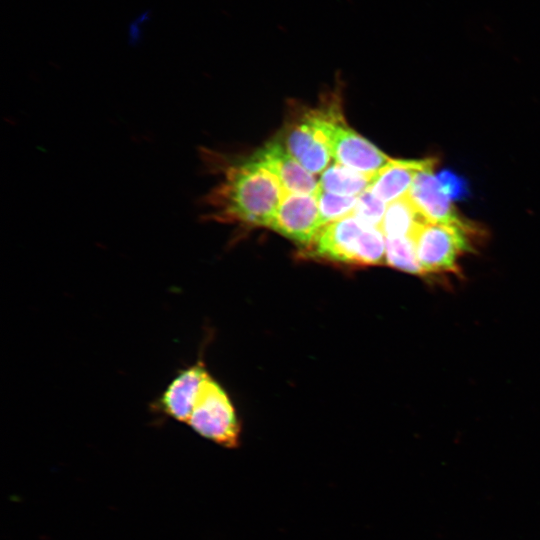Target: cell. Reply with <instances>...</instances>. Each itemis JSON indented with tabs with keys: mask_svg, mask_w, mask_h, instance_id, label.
Masks as SVG:
<instances>
[{
	"mask_svg": "<svg viewBox=\"0 0 540 540\" xmlns=\"http://www.w3.org/2000/svg\"><path fill=\"white\" fill-rule=\"evenodd\" d=\"M151 11L149 9L138 14L128 25V40L131 45L140 42L145 25L150 21Z\"/></svg>",
	"mask_w": 540,
	"mask_h": 540,
	"instance_id": "18",
	"label": "cell"
},
{
	"mask_svg": "<svg viewBox=\"0 0 540 540\" xmlns=\"http://www.w3.org/2000/svg\"><path fill=\"white\" fill-rule=\"evenodd\" d=\"M318 258L358 265L386 262L385 236L377 227L362 224L354 215L320 228L309 245Z\"/></svg>",
	"mask_w": 540,
	"mask_h": 540,
	"instance_id": "2",
	"label": "cell"
},
{
	"mask_svg": "<svg viewBox=\"0 0 540 540\" xmlns=\"http://www.w3.org/2000/svg\"><path fill=\"white\" fill-rule=\"evenodd\" d=\"M187 424L199 435L234 448L239 443L240 425L225 390L210 375L203 381Z\"/></svg>",
	"mask_w": 540,
	"mask_h": 540,
	"instance_id": "3",
	"label": "cell"
},
{
	"mask_svg": "<svg viewBox=\"0 0 540 540\" xmlns=\"http://www.w3.org/2000/svg\"><path fill=\"white\" fill-rule=\"evenodd\" d=\"M433 167L420 171L407 194L427 222L469 227L444 193Z\"/></svg>",
	"mask_w": 540,
	"mask_h": 540,
	"instance_id": "10",
	"label": "cell"
},
{
	"mask_svg": "<svg viewBox=\"0 0 540 540\" xmlns=\"http://www.w3.org/2000/svg\"><path fill=\"white\" fill-rule=\"evenodd\" d=\"M374 175L360 173L335 162L323 171L319 187L333 194L358 197L370 187Z\"/></svg>",
	"mask_w": 540,
	"mask_h": 540,
	"instance_id": "13",
	"label": "cell"
},
{
	"mask_svg": "<svg viewBox=\"0 0 540 540\" xmlns=\"http://www.w3.org/2000/svg\"><path fill=\"white\" fill-rule=\"evenodd\" d=\"M322 226L316 194L285 192L269 228L309 246Z\"/></svg>",
	"mask_w": 540,
	"mask_h": 540,
	"instance_id": "7",
	"label": "cell"
},
{
	"mask_svg": "<svg viewBox=\"0 0 540 540\" xmlns=\"http://www.w3.org/2000/svg\"><path fill=\"white\" fill-rule=\"evenodd\" d=\"M202 156L207 166L223 175L202 200L204 217L269 228L285 193L278 178L251 158L224 162L208 150Z\"/></svg>",
	"mask_w": 540,
	"mask_h": 540,
	"instance_id": "1",
	"label": "cell"
},
{
	"mask_svg": "<svg viewBox=\"0 0 540 540\" xmlns=\"http://www.w3.org/2000/svg\"><path fill=\"white\" fill-rule=\"evenodd\" d=\"M470 227L442 223H421L412 239L423 274L456 272L461 255L471 250Z\"/></svg>",
	"mask_w": 540,
	"mask_h": 540,
	"instance_id": "4",
	"label": "cell"
},
{
	"mask_svg": "<svg viewBox=\"0 0 540 540\" xmlns=\"http://www.w3.org/2000/svg\"><path fill=\"white\" fill-rule=\"evenodd\" d=\"M438 180L444 193L450 199H458L466 194L465 181L450 171H442L438 175Z\"/></svg>",
	"mask_w": 540,
	"mask_h": 540,
	"instance_id": "17",
	"label": "cell"
},
{
	"mask_svg": "<svg viewBox=\"0 0 540 540\" xmlns=\"http://www.w3.org/2000/svg\"><path fill=\"white\" fill-rule=\"evenodd\" d=\"M251 159L274 174L285 192L316 194L319 181L307 171L279 140H271L258 149Z\"/></svg>",
	"mask_w": 540,
	"mask_h": 540,
	"instance_id": "8",
	"label": "cell"
},
{
	"mask_svg": "<svg viewBox=\"0 0 540 540\" xmlns=\"http://www.w3.org/2000/svg\"><path fill=\"white\" fill-rule=\"evenodd\" d=\"M327 105L306 111L287 126L282 143L289 153L311 174L323 173L331 157Z\"/></svg>",
	"mask_w": 540,
	"mask_h": 540,
	"instance_id": "6",
	"label": "cell"
},
{
	"mask_svg": "<svg viewBox=\"0 0 540 540\" xmlns=\"http://www.w3.org/2000/svg\"><path fill=\"white\" fill-rule=\"evenodd\" d=\"M322 225L353 215L357 197L327 192L319 187L316 193Z\"/></svg>",
	"mask_w": 540,
	"mask_h": 540,
	"instance_id": "15",
	"label": "cell"
},
{
	"mask_svg": "<svg viewBox=\"0 0 540 540\" xmlns=\"http://www.w3.org/2000/svg\"><path fill=\"white\" fill-rule=\"evenodd\" d=\"M427 222L408 195L399 198L386 208L380 230L387 238L410 237L421 224Z\"/></svg>",
	"mask_w": 540,
	"mask_h": 540,
	"instance_id": "12",
	"label": "cell"
},
{
	"mask_svg": "<svg viewBox=\"0 0 540 540\" xmlns=\"http://www.w3.org/2000/svg\"><path fill=\"white\" fill-rule=\"evenodd\" d=\"M338 99L329 103L328 143L335 162L364 174H376L391 158L345 122Z\"/></svg>",
	"mask_w": 540,
	"mask_h": 540,
	"instance_id": "5",
	"label": "cell"
},
{
	"mask_svg": "<svg viewBox=\"0 0 540 540\" xmlns=\"http://www.w3.org/2000/svg\"><path fill=\"white\" fill-rule=\"evenodd\" d=\"M435 164L434 159L391 161L379 170L368 188L376 197L385 203H391L406 196L417 174Z\"/></svg>",
	"mask_w": 540,
	"mask_h": 540,
	"instance_id": "11",
	"label": "cell"
},
{
	"mask_svg": "<svg viewBox=\"0 0 540 540\" xmlns=\"http://www.w3.org/2000/svg\"><path fill=\"white\" fill-rule=\"evenodd\" d=\"M208 376L201 360L180 370L153 407L171 419L187 423L201 385Z\"/></svg>",
	"mask_w": 540,
	"mask_h": 540,
	"instance_id": "9",
	"label": "cell"
},
{
	"mask_svg": "<svg viewBox=\"0 0 540 540\" xmlns=\"http://www.w3.org/2000/svg\"><path fill=\"white\" fill-rule=\"evenodd\" d=\"M385 240L386 263L388 265L411 274L424 275L416 255L412 236L385 237Z\"/></svg>",
	"mask_w": 540,
	"mask_h": 540,
	"instance_id": "14",
	"label": "cell"
},
{
	"mask_svg": "<svg viewBox=\"0 0 540 540\" xmlns=\"http://www.w3.org/2000/svg\"><path fill=\"white\" fill-rule=\"evenodd\" d=\"M386 208V203L367 189L357 197L353 215L366 226L380 228Z\"/></svg>",
	"mask_w": 540,
	"mask_h": 540,
	"instance_id": "16",
	"label": "cell"
}]
</instances>
